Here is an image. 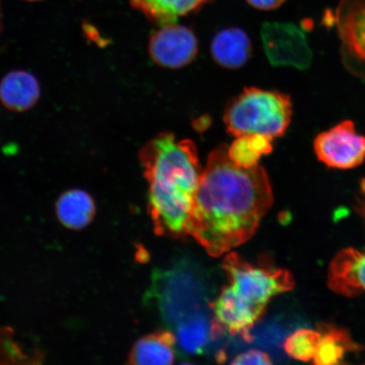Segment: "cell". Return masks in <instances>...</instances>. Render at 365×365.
<instances>
[{"instance_id":"13","label":"cell","mask_w":365,"mask_h":365,"mask_svg":"<svg viewBox=\"0 0 365 365\" xmlns=\"http://www.w3.org/2000/svg\"><path fill=\"white\" fill-rule=\"evenodd\" d=\"M213 0H130V6L160 26L176 24L180 16L197 12Z\"/></svg>"},{"instance_id":"10","label":"cell","mask_w":365,"mask_h":365,"mask_svg":"<svg viewBox=\"0 0 365 365\" xmlns=\"http://www.w3.org/2000/svg\"><path fill=\"white\" fill-rule=\"evenodd\" d=\"M211 53L218 66L228 70L243 67L252 53V44L247 34L239 27L223 29L214 36Z\"/></svg>"},{"instance_id":"19","label":"cell","mask_w":365,"mask_h":365,"mask_svg":"<svg viewBox=\"0 0 365 365\" xmlns=\"http://www.w3.org/2000/svg\"><path fill=\"white\" fill-rule=\"evenodd\" d=\"M232 364L236 365H266L272 364V359L266 353L259 350H250L241 354L232 360Z\"/></svg>"},{"instance_id":"14","label":"cell","mask_w":365,"mask_h":365,"mask_svg":"<svg viewBox=\"0 0 365 365\" xmlns=\"http://www.w3.org/2000/svg\"><path fill=\"white\" fill-rule=\"evenodd\" d=\"M59 222L67 228L80 230L93 220L96 205L91 195L83 190L72 189L65 191L56 205Z\"/></svg>"},{"instance_id":"6","label":"cell","mask_w":365,"mask_h":365,"mask_svg":"<svg viewBox=\"0 0 365 365\" xmlns=\"http://www.w3.org/2000/svg\"><path fill=\"white\" fill-rule=\"evenodd\" d=\"M262 39L264 52L272 66L297 68L309 66L312 53L307 36L293 23L264 22Z\"/></svg>"},{"instance_id":"1","label":"cell","mask_w":365,"mask_h":365,"mask_svg":"<svg viewBox=\"0 0 365 365\" xmlns=\"http://www.w3.org/2000/svg\"><path fill=\"white\" fill-rule=\"evenodd\" d=\"M273 202L270 180L261 166L232 163L227 145L212 150L191 210L187 235L219 257L248 241Z\"/></svg>"},{"instance_id":"2","label":"cell","mask_w":365,"mask_h":365,"mask_svg":"<svg viewBox=\"0 0 365 365\" xmlns=\"http://www.w3.org/2000/svg\"><path fill=\"white\" fill-rule=\"evenodd\" d=\"M148 182L149 212L159 236L185 239L203 170L193 140L162 132L140 148Z\"/></svg>"},{"instance_id":"20","label":"cell","mask_w":365,"mask_h":365,"mask_svg":"<svg viewBox=\"0 0 365 365\" xmlns=\"http://www.w3.org/2000/svg\"><path fill=\"white\" fill-rule=\"evenodd\" d=\"M286 0H246L250 6L262 11H272L279 8Z\"/></svg>"},{"instance_id":"12","label":"cell","mask_w":365,"mask_h":365,"mask_svg":"<svg viewBox=\"0 0 365 365\" xmlns=\"http://www.w3.org/2000/svg\"><path fill=\"white\" fill-rule=\"evenodd\" d=\"M177 337L171 331H160L141 337L135 342L129 356L135 365H168L175 362Z\"/></svg>"},{"instance_id":"4","label":"cell","mask_w":365,"mask_h":365,"mask_svg":"<svg viewBox=\"0 0 365 365\" xmlns=\"http://www.w3.org/2000/svg\"><path fill=\"white\" fill-rule=\"evenodd\" d=\"M292 116L293 104L289 95L250 86L227 104L223 121L232 136L259 134L274 140L285 135Z\"/></svg>"},{"instance_id":"21","label":"cell","mask_w":365,"mask_h":365,"mask_svg":"<svg viewBox=\"0 0 365 365\" xmlns=\"http://www.w3.org/2000/svg\"><path fill=\"white\" fill-rule=\"evenodd\" d=\"M26 1L36 2V1H40V0H26Z\"/></svg>"},{"instance_id":"9","label":"cell","mask_w":365,"mask_h":365,"mask_svg":"<svg viewBox=\"0 0 365 365\" xmlns=\"http://www.w3.org/2000/svg\"><path fill=\"white\" fill-rule=\"evenodd\" d=\"M41 86L36 77L27 71L7 73L0 81V103L11 112L24 113L38 103Z\"/></svg>"},{"instance_id":"8","label":"cell","mask_w":365,"mask_h":365,"mask_svg":"<svg viewBox=\"0 0 365 365\" xmlns=\"http://www.w3.org/2000/svg\"><path fill=\"white\" fill-rule=\"evenodd\" d=\"M365 215V180L361 182ZM328 285L342 295L354 297L365 291V254L354 249L340 251L331 262Z\"/></svg>"},{"instance_id":"17","label":"cell","mask_w":365,"mask_h":365,"mask_svg":"<svg viewBox=\"0 0 365 365\" xmlns=\"http://www.w3.org/2000/svg\"><path fill=\"white\" fill-rule=\"evenodd\" d=\"M212 323L202 312H195L178 325L177 340L185 352L203 353L212 337Z\"/></svg>"},{"instance_id":"18","label":"cell","mask_w":365,"mask_h":365,"mask_svg":"<svg viewBox=\"0 0 365 365\" xmlns=\"http://www.w3.org/2000/svg\"><path fill=\"white\" fill-rule=\"evenodd\" d=\"M321 333L309 329H300L287 337L284 344L285 352L290 357L308 362L317 354Z\"/></svg>"},{"instance_id":"5","label":"cell","mask_w":365,"mask_h":365,"mask_svg":"<svg viewBox=\"0 0 365 365\" xmlns=\"http://www.w3.org/2000/svg\"><path fill=\"white\" fill-rule=\"evenodd\" d=\"M313 148L319 161L327 167L352 170L365 160V136L352 120H344L318 134Z\"/></svg>"},{"instance_id":"7","label":"cell","mask_w":365,"mask_h":365,"mask_svg":"<svg viewBox=\"0 0 365 365\" xmlns=\"http://www.w3.org/2000/svg\"><path fill=\"white\" fill-rule=\"evenodd\" d=\"M199 44L194 31L185 26H161L149 41L150 58L158 66L166 68L185 67L197 56Z\"/></svg>"},{"instance_id":"15","label":"cell","mask_w":365,"mask_h":365,"mask_svg":"<svg viewBox=\"0 0 365 365\" xmlns=\"http://www.w3.org/2000/svg\"><path fill=\"white\" fill-rule=\"evenodd\" d=\"M321 333L314 363L318 365L339 364L344 362L346 353L359 352L361 346L356 344L348 331L328 324L319 326Z\"/></svg>"},{"instance_id":"3","label":"cell","mask_w":365,"mask_h":365,"mask_svg":"<svg viewBox=\"0 0 365 365\" xmlns=\"http://www.w3.org/2000/svg\"><path fill=\"white\" fill-rule=\"evenodd\" d=\"M222 267L230 285L223 287L211 304L213 321L232 336L250 341L251 328L263 316L269 301L293 289L294 278L282 269L254 266L235 252L226 255Z\"/></svg>"},{"instance_id":"11","label":"cell","mask_w":365,"mask_h":365,"mask_svg":"<svg viewBox=\"0 0 365 365\" xmlns=\"http://www.w3.org/2000/svg\"><path fill=\"white\" fill-rule=\"evenodd\" d=\"M336 21L346 48L365 61V0H341Z\"/></svg>"},{"instance_id":"16","label":"cell","mask_w":365,"mask_h":365,"mask_svg":"<svg viewBox=\"0 0 365 365\" xmlns=\"http://www.w3.org/2000/svg\"><path fill=\"white\" fill-rule=\"evenodd\" d=\"M272 140L259 134L237 136L232 144L227 145L228 158L241 168L257 167L259 159L272 153Z\"/></svg>"}]
</instances>
